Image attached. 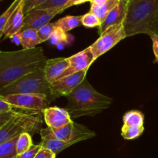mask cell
<instances>
[{
  "instance_id": "obj_29",
  "label": "cell",
  "mask_w": 158,
  "mask_h": 158,
  "mask_svg": "<svg viewBox=\"0 0 158 158\" xmlns=\"http://www.w3.org/2000/svg\"><path fill=\"white\" fill-rule=\"evenodd\" d=\"M41 145L40 144H32V146L29 148L28 151H25L24 153L17 155L16 158H35V155L41 148Z\"/></svg>"
},
{
  "instance_id": "obj_33",
  "label": "cell",
  "mask_w": 158,
  "mask_h": 158,
  "mask_svg": "<svg viewBox=\"0 0 158 158\" xmlns=\"http://www.w3.org/2000/svg\"><path fill=\"white\" fill-rule=\"evenodd\" d=\"M151 40L153 43V51H154V56H155V60H154V63H158V35H150Z\"/></svg>"
},
{
  "instance_id": "obj_24",
  "label": "cell",
  "mask_w": 158,
  "mask_h": 158,
  "mask_svg": "<svg viewBox=\"0 0 158 158\" xmlns=\"http://www.w3.org/2000/svg\"><path fill=\"white\" fill-rule=\"evenodd\" d=\"M69 36V35H68L67 32H65L64 30H63V29H60V28L57 27L48 41H49L51 44L57 46V45L62 44V43H67Z\"/></svg>"
},
{
  "instance_id": "obj_23",
  "label": "cell",
  "mask_w": 158,
  "mask_h": 158,
  "mask_svg": "<svg viewBox=\"0 0 158 158\" xmlns=\"http://www.w3.org/2000/svg\"><path fill=\"white\" fill-rule=\"evenodd\" d=\"M143 127H127L123 125L121 128V136L125 140H134L143 134Z\"/></svg>"
},
{
  "instance_id": "obj_35",
  "label": "cell",
  "mask_w": 158,
  "mask_h": 158,
  "mask_svg": "<svg viewBox=\"0 0 158 158\" xmlns=\"http://www.w3.org/2000/svg\"><path fill=\"white\" fill-rule=\"evenodd\" d=\"M108 0H91L90 3L93 5H101L106 2Z\"/></svg>"
},
{
  "instance_id": "obj_32",
  "label": "cell",
  "mask_w": 158,
  "mask_h": 158,
  "mask_svg": "<svg viewBox=\"0 0 158 158\" xmlns=\"http://www.w3.org/2000/svg\"><path fill=\"white\" fill-rule=\"evenodd\" d=\"M15 110H18L14 108L12 105L8 103L7 102L5 101L2 99V97L0 96V113L3 112H9V111Z\"/></svg>"
},
{
  "instance_id": "obj_16",
  "label": "cell",
  "mask_w": 158,
  "mask_h": 158,
  "mask_svg": "<svg viewBox=\"0 0 158 158\" xmlns=\"http://www.w3.org/2000/svg\"><path fill=\"white\" fill-rule=\"evenodd\" d=\"M19 41L24 49H32L36 47V45L42 43L39 37L36 30L34 29H26L22 30L15 35Z\"/></svg>"
},
{
  "instance_id": "obj_30",
  "label": "cell",
  "mask_w": 158,
  "mask_h": 158,
  "mask_svg": "<svg viewBox=\"0 0 158 158\" xmlns=\"http://www.w3.org/2000/svg\"><path fill=\"white\" fill-rule=\"evenodd\" d=\"M18 110H15L9 111V112L0 113V127H2L5 123H7Z\"/></svg>"
},
{
  "instance_id": "obj_12",
  "label": "cell",
  "mask_w": 158,
  "mask_h": 158,
  "mask_svg": "<svg viewBox=\"0 0 158 158\" xmlns=\"http://www.w3.org/2000/svg\"><path fill=\"white\" fill-rule=\"evenodd\" d=\"M43 119L48 127L57 129L72 121L71 117L65 108L52 106L43 110Z\"/></svg>"
},
{
  "instance_id": "obj_26",
  "label": "cell",
  "mask_w": 158,
  "mask_h": 158,
  "mask_svg": "<svg viewBox=\"0 0 158 158\" xmlns=\"http://www.w3.org/2000/svg\"><path fill=\"white\" fill-rule=\"evenodd\" d=\"M82 25L87 28H94L96 26L100 27L101 22L97 15L91 12H89L82 15Z\"/></svg>"
},
{
  "instance_id": "obj_17",
  "label": "cell",
  "mask_w": 158,
  "mask_h": 158,
  "mask_svg": "<svg viewBox=\"0 0 158 158\" xmlns=\"http://www.w3.org/2000/svg\"><path fill=\"white\" fill-rule=\"evenodd\" d=\"M119 1L120 0H108L106 2L101 5L91 4L89 12L97 15L102 23L110 13V12L118 4Z\"/></svg>"
},
{
  "instance_id": "obj_37",
  "label": "cell",
  "mask_w": 158,
  "mask_h": 158,
  "mask_svg": "<svg viewBox=\"0 0 158 158\" xmlns=\"http://www.w3.org/2000/svg\"><path fill=\"white\" fill-rule=\"evenodd\" d=\"M0 52H1V51H0Z\"/></svg>"
},
{
  "instance_id": "obj_4",
  "label": "cell",
  "mask_w": 158,
  "mask_h": 158,
  "mask_svg": "<svg viewBox=\"0 0 158 158\" xmlns=\"http://www.w3.org/2000/svg\"><path fill=\"white\" fill-rule=\"evenodd\" d=\"M43 112L19 110L15 115L0 127V144L19 137L23 133L33 135L40 133L43 125Z\"/></svg>"
},
{
  "instance_id": "obj_19",
  "label": "cell",
  "mask_w": 158,
  "mask_h": 158,
  "mask_svg": "<svg viewBox=\"0 0 158 158\" xmlns=\"http://www.w3.org/2000/svg\"><path fill=\"white\" fill-rule=\"evenodd\" d=\"M123 125L127 127H143L144 116L140 111L131 110L123 117Z\"/></svg>"
},
{
  "instance_id": "obj_11",
  "label": "cell",
  "mask_w": 158,
  "mask_h": 158,
  "mask_svg": "<svg viewBox=\"0 0 158 158\" xmlns=\"http://www.w3.org/2000/svg\"><path fill=\"white\" fill-rule=\"evenodd\" d=\"M67 59L69 62V68L62 75H60L56 79V80L80 71L85 70V69L88 70L90 65L96 60L89 46L82 50L81 52L70 57H68Z\"/></svg>"
},
{
  "instance_id": "obj_13",
  "label": "cell",
  "mask_w": 158,
  "mask_h": 158,
  "mask_svg": "<svg viewBox=\"0 0 158 158\" xmlns=\"http://www.w3.org/2000/svg\"><path fill=\"white\" fill-rule=\"evenodd\" d=\"M130 0H120L118 4L110 12L104 21L99 27V33L102 34L106 29L114 25L123 23L127 13Z\"/></svg>"
},
{
  "instance_id": "obj_5",
  "label": "cell",
  "mask_w": 158,
  "mask_h": 158,
  "mask_svg": "<svg viewBox=\"0 0 158 158\" xmlns=\"http://www.w3.org/2000/svg\"><path fill=\"white\" fill-rule=\"evenodd\" d=\"M44 94L52 101L50 83L47 81L43 69L23 76L0 89V96L11 94Z\"/></svg>"
},
{
  "instance_id": "obj_22",
  "label": "cell",
  "mask_w": 158,
  "mask_h": 158,
  "mask_svg": "<svg viewBox=\"0 0 158 158\" xmlns=\"http://www.w3.org/2000/svg\"><path fill=\"white\" fill-rule=\"evenodd\" d=\"M32 135L29 133H23L20 134L16 141V151L17 154H21L25 151H28L32 146Z\"/></svg>"
},
{
  "instance_id": "obj_20",
  "label": "cell",
  "mask_w": 158,
  "mask_h": 158,
  "mask_svg": "<svg viewBox=\"0 0 158 158\" xmlns=\"http://www.w3.org/2000/svg\"><path fill=\"white\" fill-rule=\"evenodd\" d=\"M16 137L12 140L0 144V158H16V141L18 140Z\"/></svg>"
},
{
  "instance_id": "obj_18",
  "label": "cell",
  "mask_w": 158,
  "mask_h": 158,
  "mask_svg": "<svg viewBox=\"0 0 158 158\" xmlns=\"http://www.w3.org/2000/svg\"><path fill=\"white\" fill-rule=\"evenodd\" d=\"M55 24L57 27L67 32L81 26L82 15H67L57 20Z\"/></svg>"
},
{
  "instance_id": "obj_27",
  "label": "cell",
  "mask_w": 158,
  "mask_h": 158,
  "mask_svg": "<svg viewBox=\"0 0 158 158\" xmlns=\"http://www.w3.org/2000/svg\"><path fill=\"white\" fill-rule=\"evenodd\" d=\"M69 0H48L43 4L40 5L36 9H46L51 8H61L64 10V6L68 3Z\"/></svg>"
},
{
  "instance_id": "obj_10",
  "label": "cell",
  "mask_w": 158,
  "mask_h": 158,
  "mask_svg": "<svg viewBox=\"0 0 158 158\" xmlns=\"http://www.w3.org/2000/svg\"><path fill=\"white\" fill-rule=\"evenodd\" d=\"M61 8L40 9H34L25 15L24 24L22 30L34 29L39 30L45 25L49 23V21L58 14L63 12Z\"/></svg>"
},
{
  "instance_id": "obj_21",
  "label": "cell",
  "mask_w": 158,
  "mask_h": 158,
  "mask_svg": "<svg viewBox=\"0 0 158 158\" xmlns=\"http://www.w3.org/2000/svg\"><path fill=\"white\" fill-rule=\"evenodd\" d=\"M22 1L23 0H14L12 4L9 6V7L0 15V38H1V36H2L5 27L9 22V19L12 16L14 11L16 9V8L18 7V6Z\"/></svg>"
},
{
  "instance_id": "obj_3",
  "label": "cell",
  "mask_w": 158,
  "mask_h": 158,
  "mask_svg": "<svg viewBox=\"0 0 158 158\" xmlns=\"http://www.w3.org/2000/svg\"><path fill=\"white\" fill-rule=\"evenodd\" d=\"M67 97L65 109L71 117H94L110 106L112 99L96 90L86 78Z\"/></svg>"
},
{
  "instance_id": "obj_25",
  "label": "cell",
  "mask_w": 158,
  "mask_h": 158,
  "mask_svg": "<svg viewBox=\"0 0 158 158\" xmlns=\"http://www.w3.org/2000/svg\"><path fill=\"white\" fill-rule=\"evenodd\" d=\"M56 28L57 26H56L55 23H48V24L45 25V26H43L42 28H40L39 30H37V33H38V35L39 37H40V40L42 41V43L48 41Z\"/></svg>"
},
{
  "instance_id": "obj_9",
  "label": "cell",
  "mask_w": 158,
  "mask_h": 158,
  "mask_svg": "<svg viewBox=\"0 0 158 158\" xmlns=\"http://www.w3.org/2000/svg\"><path fill=\"white\" fill-rule=\"evenodd\" d=\"M86 69L80 71L50 83L52 100H54L63 96L68 97L86 78Z\"/></svg>"
},
{
  "instance_id": "obj_31",
  "label": "cell",
  "mask_w": 158,
  "mask_h": 158,
  "mask_svg": "<svg viewBox=\"0 0 158 158\" xmlns=\"http://www.w3.org/2000/svg\"><path fill=\"white\" fill-rule=\"evenodd\" d=\"M56 156V155L49 150L46 149L44 148H41L35 155V158H55Z\"/></svg>"
},
{
  "instance_id": "obj_6",
  "label": "cell",
  "mask_w": 158,
  "mask_h": 158,
  "mask_svg": "<svg viewBox=\"0 0 158 158\" xmlns=\"http://www.w3.org/2000/svg\"><path fill=\"white\" fill-rule=\"evenodd\" d=\"M126 37L123 23L114 25L106 29L100 34L98 40L89 46L95 60L112 49Z\"/></svg>"
},
{
  "instance_id": "obj_36",
  "label": "cell",
  "mask_w": 158,
  "mask_h": 158,
  "mask_svg": "<svg viewBox=\"0 0 158 158\" xmlns=\"http://www.w3.org/2000/svg\"><path fill=\"white\" fill-rule=\"evenodd\" d=\"M55 158H56V157H55Z\"/></svg>"
},
{
  "instance_id": "obj_2",
  "label": "cell",
  "mask_w": 158,
  "mask_h": 158,
  "mask_svg": "<svg viewBox=\"0 0 158 158\" xmlns=\"http://www.w3.org/2000/svg\"><path fill=\"white\" fill-rule=\"evenodd\" d=\"M123 24L127 37L158 35V0H130Z\"/></svg>"
},
{
  "instance_id": "obj_8",
  "label": "cell",
  "mask_w": 158,
  "mask_h": 158,
  "mask_svg": "<svg viewBox=\"0 0 158 158\" xmlns=\"http://www.w3.org/2000/svg\"><path fill=\"white\" fill-rule=\"evenodd\" d=\"M51 135L61 141L73 144L95 137L96 134L86 126L75 123L72 120L69 123L57 129H51Z\"/></svg>"
},
{
  "instance_id": "obj_15",
  "label": "cell",
  "mask_w": 158,
  "mask_h": 158,
  "mask_svg": "<svg viewBox=\"0 0 158 158\" xmlns=\"http://www.w3.org/2000/svg\"><path fill=\"white\" fill-rule=\"evenodd\" d=\"M23 6H24V0L20 2L6 24L3 32V35H5L6 38L15 36L23 29L25 17Z\"/></svg>"
},
{
  "instance_id": "obj_7",
  "label": "cell",
  "mask_w": 158,
  "mask_h": 158,
  "mask_svg": "<svg viewBox=\"0 0 158 158\" xmlns=\"http://www.w3.org/2000/svg\"><path fill=\"white\" fill-rule=\"evenodd\" d=\"M2 97L15 109L42 112L49 107L51 102L49 97L44 94H11Z\"/></svg>"
},
{
  "instance_id": "obj_34",
  "label": "cell",
  "mask_w": 158,
  "mask_h": 158,
  "mask_svg": "<svg viewBox=\"0 0 158 158\" xmlns=\"http://www.w3.org/2000/svg\"><path fill=\"white\" fill-rule=\"evenodd\" d=\"M86 2H91V0H69L67 4L64 6V10L68 9V8L71 7V6L83 4V3Z\"/></svg>"
},
{
  "instance_id": "obj_1",
  "label": "cell",
  "mask_w": 158,
  "mask_h": 158,
  "mask_svg": "<svg viewBox=\"0 0 158 158\" xmlns=\"http://www.w3.org/2000/svg\"><path fill=\"white\" fill-rule=\"evenodd\" d=\"M46 60L41 47L0 52V89L23 76L43 69Z\"/></svg>"
},
{
  "instance_id": "obj_14",
  "label": "cell",
  "mask_w": 158,
  "mask_h": 158,
  "mask_svg": "<svg viewBox=\"0 0 158 158\" xmlns=\"http://www.w3.org/2000/svg\"><path fill=\"white\" fill-rule=\"evenodd\" d=\"M69 62L67 58H54L47 60L43 70L49 83H52L69 68Z\"/></svg>"
},
{
  "instance_id": "obj_28",
  "label": "cell",
  "mask_w": 158,
  "mask_h": 158,
  "mask_svg": "<svg viewBox=\"0 0 158 158\" xmlns=\"http://www.w3.org/2000/svg\"><path fill=\"white\" fill-rule=\"evenodd\" d=\"M48 0H24V6H23V12L24 15L27 14L31 10L36 9L40 5L43 4Z\"/></svg>"
}]
</instances>
